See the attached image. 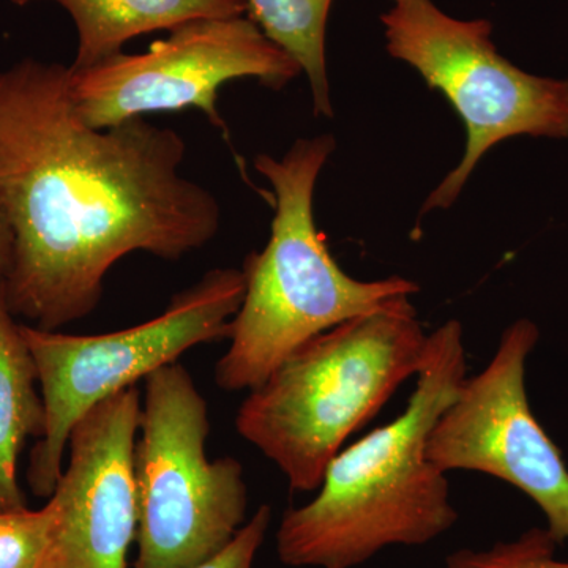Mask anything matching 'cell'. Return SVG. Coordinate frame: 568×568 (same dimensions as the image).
<instances>
[{
	"instance_id": "cell-1",
	"label": "cell",
	"mask_w": 568,
	"mask_h": 568,
	"mask_svg": "<svg viewBox=\"0 0 568 568\" xmlns=\"http://www.w3.org/2000/svg\"><path fill=\"white\" fill-rule=\"evenodd\" d=\"M181 134L130 119L78 118L70 67L22 59L0 70V220L14 317L58 331L91 315L126 254L178 261L219 234L211 190L183 178Z\"/></svg>"
},
{
	"instance_id": "cell-2",
	"label": "cell",
	"mask_w": 568,
	"mask_h": 568,
	"mask_svg": "<svg viewBox=\"0 0 568 568\" xmlns=\"http://www.w3.org/2000/svg\"><path fill=\"white\" fill-rule=\"evenodd\" d=\"M406 409L343 448L315 499L284 511L276 555L295 568H355L390 547H422L458 521L447 474L428 457L436 422L467 377L463 327L447 321L426 339Z\"/></svg>"
},
{
	"instance_id": "cell-3",
	"label": "cell",
	"mask_w": 568,
	"mask_h": 568,
	"mask_svg": "<svg viewBox=\"0 0 568 568\" xmlns=\"http://www.w3.org/2000/svg\"><path fill=\"white\" fill-rule=\"evenodd\" d=\"M335 151L332 134L301 138L282 159L261 155L257 173L271 182L275 215L271 239L250 253L244 302L231 327L226 354L215 366L224 392L253 390L310 339L396 298L418 293L403 276L364 280L347 275L317 230L316 182Z\"/></svg>"
},
{
	"instance_id": "cell-4",
	"label": "cell",
	"mask_w": 568,
	"mask_h": 568,
	"mask_svg": "<svg viewBox=\"0 0 568 568\" xmlns=\"http://www.w3.org/2000/svg\"><path fill=\"white\" fill-rule=\"evenodd\" d=\"M426 339L409 297L335 325L250 390L235 428L291 489L316 491L346 440L417 376Z\"/></svg>"
},
{
	"instance_id": "cell-5",
	"label": "cell",
	"mask_w": 568,
	"mask_h": 568,
	"mask_svg": "<svg viewBox=\"0 0 568 568\" xmlns=\"http://www.w3.org/2000/svg\"><path fill=\"white\" fill-rule=\"evenodd\" d=\"M245 290L242 268L220 267L174 295L162 315L123 331L70 335L20 324L47 416L43 436L29 462L32 491L40 497L54 493L71 429L89 410L174 364L192 347L230 339Z\"/></svg>"
},
{
	"instance_id": "cell-6",
	"label": "cell",
	"mask_w": 568,
	"mask_h": 568,
	"mask_svg": "<svg viewBox=\"0 0 568 568\" xmlns=\"http://www.w3.org/2000/svg\"><path fill=\"white\" fill-rule=\"evenodd\" d=\"M207 403L179 362L145 377L133 476L134 568H190L222 551L246 523L244 467L211 462Z\"/></svg>"
},
{
	"instance_id": "cell-7",
	"label": "cell",
	"mask_w": 568,
	"mask_h": 568,
	"mask_svg": "<svg viewBox=\"0 0 568 568\" xmlns=\"http://www.w3.org/2000/svg\"><path fill=\"white\" fill-rule=\"evenodd\" d=\"M390 2L381 14L388 54L443 93L466 129L462 162L429 193L418 215L457 203L477 164L499 142L568 138V80L518 69L497 52L487 20H457L433 0Z\"/></svg>"
},
{
	"instance_id": "cell-8",
	"label": "cell",
	"mask_w": 568,
	"mask_h": 568,
	"mask_svg": "<svg viewBox=\"0 0 568 568\" xmlns=\"http://www.w3.org/2000/svg\"><path fill=\"white\" fill-rule=\"evenodd\" d=\"M301 73L252 18H207L178 26L141 54L121 52L89 69H70V95L78 118L92 129L196 108L226 132L219 110L223 84L253 78L280 91Z\"/></svg>"
},
{
	"instance_id": "cell-9",
	"label": "cell",
	"mask_w": 568,
	"mask_h": 568,
	"mask_svg": "<svg viewBox=\"0 0 568 568\" xmlns=\"http://www.w3.org/2000/svg\"><path fill=\"white\" fill-rule=\"evenodd\" d=\"M540 338L532 321L504 331L489 364L466 377L436 422L428 457L440 470H470L525 493L547 518L559 547L568 541V467L538 424L526 390V364Z\"/></svg>"
},
{
	"instance_id": "cell-10",
	"label": "cell",
	"mask_w": 568,
	"mask_h": 568,
	"mask_svg": "<svg viewBox=\"0 0 568 568\" xmlns=\"http://www.w3.org/2000/svg\"><path fill=\"white\" fill-rule=\"evenodd\" d=\"M141 409L140 390L132 386L71 429L69 465L48 497L58 514L48 568H129L138 532L133 452Z\"/></svg>"
},
{
	"instance_id": "cell-11",
	"label": "cell",
	"mask_w": 568,
	"mask_h": 568,
	"mask_svg": "<svg viewBox=\"0 0 568 568\" xmlns=\"http://www.w3.org/2000/svg\"><path fill=\"white\" fill-rule=\"evenodd\" d=\"M13 6L52 2L70 14L78 32L70 69L84 70L121 54L123 44L153 31L207 18L244 17L246 0H10Z\"/></svg>"
},
{
	"instance_id": "cell-12",
	"label": "cell",
	"mask_w": 568,
	"mask_h": 568,
	"mask_svg": "<svg viewBox=\"0 0 568 568\" xmlns=\"http://www.w3.org/2000/svg\"><path fill=\"white\" fill-rule=\"evenodd\" d=\"M37 369L20 324L7 302L0 272V511L26 507L18 458L29 437L44 433V405Z\"/></svg>"
},
{
	"instance_id": "cell-13",
	"label": "cell",
	"mask_w": 568,
	"mask_h": 568,
	"mask_svg": "<svg viewBox=\"0 0 568 568\" xmlns=\"http://www.w3.org/2000/svg\"><path fill=\"white\" fill-rule=\"evenodd\" d=\"M334 0H246L250 17L306 74L316 115L332 118L325 31Z\"/></svg>"
},
{
	"instance_id": "cell-14",
	"label": "cell",
	"mask_w": 568,
	"mask_h": 568,
	"mask_svg": "<svg viewBox=\"0 0 568 568\" xmlns=\"http://www.w3.org/2000/svg\"><path fill=\"white\" fill-rule=\"evenodd\" d=\"M55 526L58 514L51 499L39 510L0 511V568H48Z\"/></svg>"
},
{
	"instance_id": "cell-15",
	"label": "cell",
	"mask_w": 568,
	"mask_h": 568,
	"mask_svg": "<svg viewBox=\"0 0 568 568\" xmlns=\"http://www.w3.org/2000/svg\"><path fill=\"white\" fill-rule=\"evenodd\" d=\"M558 547L547 528H532L488 549L452 552L446 568H568L567 560L556 558Z\"/></svg>"
},
{
	"instance_id": "cell-16",
	"label": "cell",
	"mask_w": 568,
	"mask_h": 568,
	"mask_svg": "<svg viewBox=\"0 0 568 568\" xmlns=\"http://www.w3.org/2000/svg\"><path fill=\"white\" fill-rule=\"evenodd\" d=\"M271 521L272 508L261 506L222 551L190 568H253Z\"/></svg>"
},
{
	"instance_id": "cell-17",
	"label": "cell",
	"mask_w": 568,
	"mask_h": 568,
	"mask_svg": "<svg viewBox=\"0 0 568 568\" xmlns=\"http://www.w3.org/2000/svg\"><path fill=\"white\" fill-rule=\"evenodd\" d=\"M7 261H9V234L0 220V272L2 274L6 272Z\"/></svg>"
}]
</instances>
